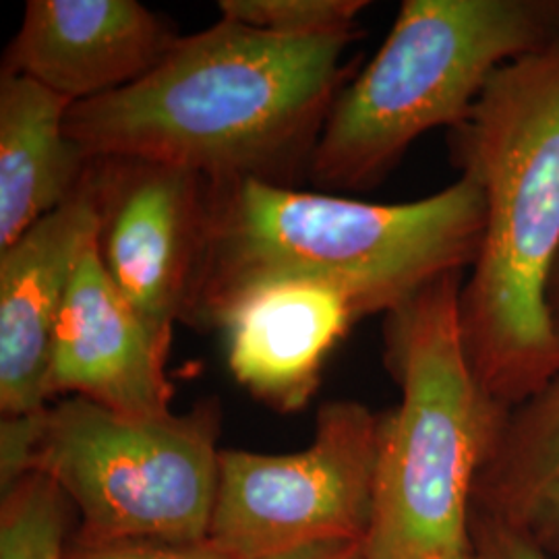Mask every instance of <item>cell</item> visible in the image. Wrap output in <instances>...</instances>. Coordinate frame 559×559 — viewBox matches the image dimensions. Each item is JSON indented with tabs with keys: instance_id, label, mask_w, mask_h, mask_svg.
<instances>
[{
	"instance_id": "obj_17",
	"label": "cell",
	"mask_w": 559,
	"mask_h": 559,
	"mask_svg": "<svg viewBox=\"0 0 559 559\" xmlns=\"http://www.w3.org/2000/svg\"><path fill=\"white\" fill-rule=\"evenodd\" d=\"M64 559H230L207 540L170 543V540H115L102 545L78 543Z\"/></svg>"
},
{
	"instance_id": "obj_18",
	"label": "cell",
	"mask_w": 559,
	"mask_h": 559,
	"mask_svg": "<svg viewBox=\"0 0 559 559\" xmlns=\"http://www.w3.org/2000/svg\"><path fill=\"white\" fill-rule=\"evenodd\" d=\"M41 413V411H40ZM40 413L23 417H4L0 425V477L2 489L27 475L29 460L38 440Z\"/></svg>"
},
{
	"instance_id": "obj_16",
	"label": "cell",
	"mask_w": 559,
	"mask_h": 559,
	"mask_svg": "<svg viewBox=\"0 0 559 559\" xmlns=\"http://www.w3.org/2000/svg\"><path fill=\"white\" fill-rule=\"evenodd\" d=\"M367 0H221L222 20L290 36L328 38L355 36Z\"/></svg>"
},
{
	"instance_id": "obj_20",
	"label": "cell",
	"mask_w": 559,
	"mask_h": 559,
	"mask_svg": "<svg viewBox=\"0 0 559 559\" xmlns=\"http://www.w3.org/2000/svg\"><path fill=\"white\" fill-rule=\"evenodd\" d=\"M274 559H369L365 551L362 540H353V543H323V545H313L305 547L299 551L286 554Z\"/></svg>"
},
{
	"instance_id": "obj_21",
	"label": "cell",
	"mask_w": 559,
	"mask_h": 559,
	"mask_svg": "<svg viewBox=\"0 0 559 559\" xmlns=\"http://www.w3.org/2000/svg\"><path fill=\"white\" fill-rule=\"evenodd\" d=\"M547 309H549V318H551V325L556 332V338L559 340V255L551 276H549V286H547Z\"/></svg>"
},
{
	"instance_id": "obj_14",
	"label": "cell",
	"mask_w": 559,
	"mask_h": 559,
	"mask_svg": "<svg viewBox=\"0 0 559 559\" xmlns=\"http://www.w3.org/2000/svg\"><path fill=\"white\" fill-rule=\"evenodd\" d=\"M559 559V378L514 406L473 487V510Z\"/></svg>"
},
{
	"instance_id": "obj_11",
	"label": "cell",
	"mask_w": 559,
	"mask_h": 559,
	"mask_svg": "<svg viewBox=\"0 0 559 559\" xmlns=\"http://www.w3.org/2000/svg\"><path fill=\"white\" fill-rule=\"evenodd\" d=\"M166 359L168 353L106 276L94 245L81 260L57 323L48 402L80 396L120 415H170Z\"/></svg>"
},
{
	"instance_id": "obj_19",
	"label": "cell",
	"mask_w": 559,
	"mask_h": 559,
	"mask_svg": "<svg viewBox=\"0 0 559 559\" xmlns=\"http://www.w3.org/2000/svg\"><path fill=\"white\" fill-rule=\"evenodd\" d=\"M471 543L479 559H547L500 522L471 512Z\"/></svg>"
},
{
	"instance_id": "obj_6",
	"label": "cell",
	"mask_w": 559,
	"mask_h": 559,
	"mask_svg": "<svg viewBox=\"0 0 559 559\" xmlns=\"http://www.w3.org/2000/svg\"><path fill=\"white\" fill-rule=\"evenodd\" d=\"M221 415L131 417L67 396L40 413L27 473H41L81 512L80 540L207 539L221 483Z\"/></svg>"
},
{
	"instance_id": "obj_3",
	"label": "cell",
	"mask_w": 559,
	"mask_h": 559,
	"mask_svg": "<svg viewBox=\"0 0 559 559\" xmlns=\"http://www.w3.org/2000/svg\"><path fill=\"white\" fill-rule=\"evenodd\" d=\"M485 201L460 330L483 392L512 411L559 378L547 286L559 255V40L503 64L448 133Z\"/></svg>"
},
{
	"instance_id": "obj_1",
	"label": "cell",
	"mask_w": 559,
	"mask_h": 559,
	"mask_svg": "<svg viewBox=\"0 0 559 559\" xmlns=\"http://www.w3.org/2000/svg\"><path fill=\"white\" fill-rule=\"evenodd\" d=\"M355 36L290 38L221 20L179 38L141 80L73 104L67 133L92 158H140L207 180L290 187L350 81Z\"/></svg>"
},
{
	"instance_id": "obj_5",
	"label": "cell",
	"mask_w": 559,
	"mask_h": 559,
	"mask_svg": "<svg viewBox=\"0 0 559 559\" xmlns=\"http://www.w3.org/2000/svg\"><path fill=\"white\" fill-rule=\"evenodd\" d=\"M559 40V0H404L378 55L342 87L307 177L376 187L420 135L466 119L503 64Z\"/></svg>"
},
{
	"instance_id": "obj_10",
	"label": "cell",
	"mask_w": 559,
	"mask_h": 559,
	"mask_svg": "<svg viewBox=\"0 0 559 559\" xmlns=\"http://www.w3.org/2000/svg\"><path fill=\"white\" fill-rule=\"evenodd\" d=\"M179 38L138 0H27L2 71L80 104L141 80Z\"/></svg>"
},
{
	"instance_id": "obj_7",
	"label": "cell",
	"mask_w": 559,
	"mask_h": 559,
	"mask_svg": "<svg viewBox=\"0 0 559 559\" xmlns=\"http://www.w3.org/2000/svg\"><path fill=\"white\" fill-rule=\"evenodd\" d=\"M380 415L353 400L323 404L313 443L284 456L222 450L207 543L230 559H274L367 539Z\"/></svg>"
},
{
	"instance_id": "obj_22",
	"label": "cell",
	"mask_w": 559,
	"mask_h": 559,
	"mask_svg": "<svg viewBox=\"0 0 559 559\" xmlns=\"http://www.w3.org/2000/svg\"><path fill=\"white\" fill-rule=\"evenodd\" d=\"M429 559H479L475 556V551H468V554H462V556H452V558H429Z\"/></svg>"
},
{
	"instance_id": "obj_13",
	"label": "cell",
	"mask_w": 559,
	"mask_h": 559,
	"mask_svg": "<svg viewBox=\"0 0 559 559\" xmlns=\"http://www.w3.org/2000/svg\"><path fill=\"white\" fill-rule=\"evenodd\" d=\"M71 102L20 73L0 78V251L75 195L92 158L67 133Z\"/></svg>"
},
{
	"instance_id": "obj_4",
	"label": "cell",
	"mask_w": 559,
	"mask_h": 559,
	"mask_svg": "<svg viewBox=\"0 0 559 559\" xmlns=\"http://www.w3.org/2000/svg\"><path fill=\"white\" fill-rule=\"evenodd\" d=\"M462 282L464 274L436 280L383 320V360L400 404L380 413L369 559L473 551V487L510 411L483 392L466 357Z\"/></svg>"
},
{
	"instance_id": "obj_15",
	"label": "cell",
	"mask_w": 559,
	"mask_h": 559,
	"mask_svg": "<svg viewBox=\"0 0 559 559\" xmlns=\"http://www.w3.org/2000/svg\"><path fill=\"white\" fill-rule=\"evenodd\" d=\"M64 493L41 473H27L4 489L0 559H64Z\"/></svg>"
},
{
	"instance_id": "obj_12",
	"label": "cell",
	"mask_w": 559,
	"mask_h": 559,
	"mask_svg": "<svg viewBox=\"0 0 559 559\" xmlns=\"http://www.w3.org/2000/svg\"><path fill=\"white\" fill-rule=\"evenodd\" d=\"M355 321L338 290L282 282L240 300L218 330L235 380L270 408L297 413L316 396L325 359Z\"/></svg>"
},
{
	"instance_id": "obj_8",
	"label": "cell",
	"mask_w": 559,
	"mask_h": 559,
	"mask_svg": "<svg viewBox=\"0 0 559 559\" xmlns=\"http://www.w3.org/2000/svg\"><path fill=\"white\" fill-rule=\"evenodd\" d=\"M92 168L100 210L98 261L150 336L170 353L200 258L207 180L140 158H98Z\"/></svg>"
},
{
	"instance_id": "obj_2",
	"label": "cell",
	"mask_w": 559,
	"mask_h": 559,
	"mask_svg": "<svg viewBox=\"0 0 559 559\" xmlns=\"http://www.w3.org/2000/svg\"><path fill=\"white\" fill-rule=\"evenodd\" d=\"M207 180V179H205ZM485 201L471 180L411 203H367L255 179L207 180L200 258L182 323L214 330L282 282L342 293L359 320L388 316L477 260Z\"/></svg>"
},
{
	"instance_id": "obj_9",
	"label": "cell",
	"mask_w": 559,
	"mask_h": 559,
	"mask_svg": "<svg viewBox=\"0 0 559 559\" xmlns=\"http://www.w3.org/2000/svg\"><path fill=\"white\" fill-rule=\"evenodd\" d=\"M98 191L90 164L75 195L0 251V411L48 406L52 340L83 255L96 245Z\"/></svg>"
}]
</instances>
